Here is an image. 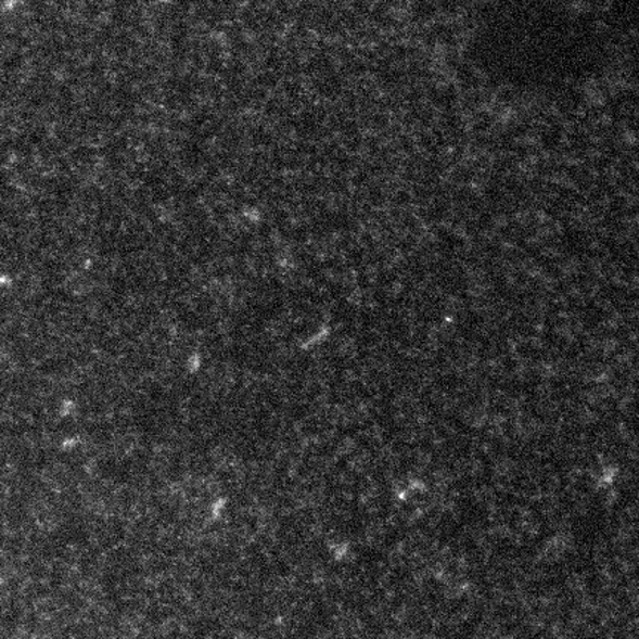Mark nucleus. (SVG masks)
Instances as JSON below:
<instances>
[{"mask_svg": "<svg viewBox=\"0 0 639 639\" xmlns=\"http://www.w3.org/2000/svg\"><path fill=\"white\" fill-rule=\"evenodd\" d=\"M585 33L567 14L512 8L495 12L482 30L483 56L495 72L524 85H552L579 72Z\"/></svg>", "mask_w": 639, "mask_h": 639, "instance_id": "f257e3e1", "label": "nucleus"}]
</instances>
